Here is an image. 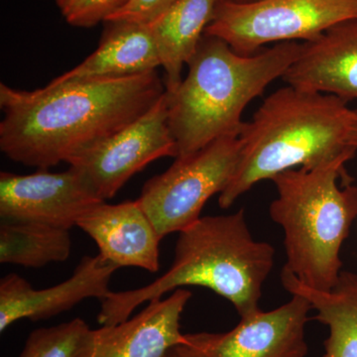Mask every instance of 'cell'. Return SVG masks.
Segmentation results:
<instances>
[{
    "mask_svg": "<svg viewBox=\"0 0 357 357\" xmlns=\"http://www.w3.org/2000/svg\"><path fill=\"white\" fill-rule=\"evenodd\" d=\"M165 93L157 70L50 83L35 91L0 84V150L40 170L69 163L136 121Z\"/></svg>",
    "mask_w": 357,
    "mask_h": 357,
    "instance_id": "1",
    "label": "cell"
},
{
    "mask_svg": "<svg viewBox=\"0 0 357 357\" xmlns=\"http://www.w3.org/2000/svg\"><path fill=\"white\" fill-rule=\"evenodd\" d=\"M356 112L335 96L283 86L267 96L239 132L241 155L218 204L229 208L258 183L294 169L354 158Z\"/></svg>",
    "mask_w": 357,
    "mask_h": 357,
    "instance_id": "2",
    "label": "cell"
},
{
    "mask_svg": "<svg viewBox=\"0 0 357 357\" xmlns=\"http://www.w3.org/2000/svg\"><path fill=\"white\" fill-rule=\"evenodd\" d=\"M273 246L255 241L245 210L201 217L178 232L172 266L149 285L110 293L98 321L114 326L130 318L145 302L185 286L210 289L231 303L241 318L259 311L262 288L274 265Z\"/></svg>",
    "mask_w": 357,
    "mask_h": 357,
    "instance_id": "3",
    "label": "cell"
},
{
    "mask_svg": "<svg viewBox=\"0 0 357 357\" xmlns=\"http://www.w3.org/2000/svg\"><path fill=\"white\" fill-rule=\"evenodd\" d=\"M301 48L298 42H285L241 55L223 40L204 35L188 63L187 76L173 93L166 91L176 158L225 136L239 135L246 107L283 77Z\"/></svg>",
    "mask_w": 357,
    "mask_h": 357,
    "instance_id": "4",
    "label": "cell"
},
{
    "mask_svg": "<svg viewBox=\"0 0 357 357\" xmlns=\"http://www.w3.org/2000/svg\"><path fill=\"white\" fill-rule=\"evenodd\" d=\"M342 157L314 168L272 178L277 198L270 217L284 232L285 269L314 290L335 287L342 273L340 250L357 218V187L347 181Z\"/></svg>",
    "mask_w": 357,
    "mask_h": 357,
    "instance_id": "5",
    "label": "cell"
},
{
    "mask_svg": "<svg viewBox=\"0 0 357 357\" xmlns=\"http://www.w3.org/2000/svg\"><path fill=\"white\" fill-rule=\"evenodd\" d=\"M356 18L357 0H220L204 35L252 55L266 45L311 41Z\"/></svg>",
    "mask_w": 357,
    "mask_h": 357,
    "instance_id": "6",
    "label": "cell"
},
{
    "mask_svg": "<svg viewBox=\"0 0 357 357\" xmlns=\"http://www.w3.org/2000/svg\"><path fill=\"white\" fill-rule=\"evenodd\" d=\"M238 135L225 136L150 178L137 199L161 238L201 218L206 202L229 184L238 163Z\"/></svg>",
    "mask_w": 357,
    "mask_h": 357,
    "instance_id": "7",
    "label": "cell"
},
{
    "mask_svg": "<svg viewBox=\"0 0 357 357\" xmlns=\"http://www.w3.org/2000/svg\"><path fill=\"white\" fill-rule=\"evenodd\" d=\"M168 124V98L164 93L144 114L119 132L70 160L98 198L107 201L136 173L164 157H177Z\"/></svg>",
    "mask_w": 357,
    "mask_h": 357,
    "instance_id": "8",
    "label": "cell"
},
{
    "mask_svg": "<svg viewBox=\"0 0 357 357\" xmlns=\"http://www.w3.org/2000/svg\"><path fill=\"white\" fill-rule=\"evenodd\" d=\"M312 306L293 294L286 304L241 318L231 331L185 335V344L199 357H305V330Z\"/></svg>",
    "mask_w": 357,
    "mask_h": 357,
    "instance_id": "9",
    "label": "cell"
},
{
    "mask_svg": "<svg viewBox=\"0 0 357 357\" xmlns=\"http://www.w3.org/2000/svg\"><path fill=\"white\" fill-rule=\"evenodd\" d=\"M81 174L40 170L30 175L0 174V218L70 229L102 203Z\"/></svg>",
    "mask_w": 357,
    "mask_h": 357,
    "instance_id": "10",
    "label": "cell"
},
{
    "mask_svg": "<svg viewBox=\"0 0 357 357\" xmlns=\"http://www.w3.org/2000/svg\"><path fill=\"white\" fill-rule=\"evenodd\" d=\"M117 269L100 255L84 256L68 280L43 290H35L17 274L6 275L0 281V332L20 319L52 318L89 298L102 302L112 293L109 282Z\"/></svg>",
    "mask_w": 357,
    "mask_h": 357,
    "instance_id": "11",
    "label": "cell"
},
{
    "mask_svg": "<svg viewBox=\"0 0 357 357\" xmlns=\"http://www.w3.org/2000/svg\"><path fill=\"white\" fill-rule=\"evenodd\" d=\"M282 79L294 88L347 102L357 100V18L302 43L299 56Z\"/></svg>",
    "mask_w": 357,
    "mask_h": 357,
    "instance_id": "12",
    "label": "cell"
},
{
    "mask_svg": "<svg viewBox=\"0 0 357 357\" xmlns=\"http://www.w3.org/2000/svg\"><path fill=\"white\" fill-rule=\"evenodd\" d=\"M77 227L95 241L98 255L115 266L158 271L162 238L137 199L96 204Z\"/></svg>",
    "mask_w": 357,
    "mask_h": 357,
    "instance_id": "13",
    "label": "cell"
},
{
    "mask_svg": "<svg viewBox=\"0 0 357 357\" xmlns=\"http://www.w3.org/2000/svg\"><path fill=\"white\" fill-rule=\"evenodd\" d=\"M192 293L178 289L166 299L151 300L139 314L95 330L93 357H164L184 344L181 317Z\"/></svg>",
    "mask_w": 357,
    "mask_h": 357,
    "instance_id": "14",
    "label": "cell"
},
{
    "mask_svg": "<svg viewBox=\"0 0 357 357\" xmlns=\"http://www.w3.org/2000/svg\"><path fill=\"white\" fill-rule=\"evenodd\" d=\"M105 23L109 27L98 49L76 68L54 79L52 84L135 76L154 72L161 66L149 26L124 21Z\"/></svg>",
    "mask_w": 357,
    "mask_h": 357,
    "instance_id": "15",
    "label": "cell"
},
{
    "mask_svg": "<svg viewBox=\"0 0 357 357\" xmlns=\"http://www.w3.org/2000/svg\"><path fill=\"white\" fill-rule=\"evenodd\" d=\"M220 0H177L147 24L153 36L166 91L173 93L182 82V70L196 53Z\"/></svg>",
    "mask_w": 357,
    "mask_h": 357,
    "instance_id": "16",
    "label": "cell"
},
{
    "mask_svg": "<svg viewBox=\"0 0 357 357\" xmlns=\"http://www.w3.org/2000/svg\"><path fill=\"white\" fill-rule=\"evenodd\" d=\"M281 281L291 295L306 298L317 312L314 319L328 328L323 357H357V274L342 270L328 291L307 287L285 268Z\"/></svg>",
    "mask_w": 357,
    "mask_h": 357,
    "instance_id": "17",
    "label": "cell"
},
{
    "mask_svg": "<svg viewBox=\"0 0 357 357\" xmlns=\"http://www.w3.org/2000/svg\"><path fill=\"white\" fill-rule=\"evenodd\" d=\"M70 230L30 222H0V263L39 268L70 255Z\"/></svg>",
    "mask_w": 357,
    "mask_h": 357,
    "instance_id": "18",
    "label": "cell"
},
{
    "mask_svg": "<svg viewBox=\"0 0 357 357\" xmlns=\"http://www.w3.org/2000/svg\"><path fill=\"white\" fill-rule=\"evenodd\" d=\"M95 330L82 319L33 331L20 357H93Z\"/></svg>",
    "mask_w": 357,
    "mask_h": 357,
    "instance_id": "19",
    "label": "cell"
},
{
    "mask_svg": "<svg viewBox=\"0 0 357 357\" xmlns=\"http://www.w3.org/2000/svg\"><path fill=\"white\" fill-rule=\"evenodd\" d=\"M70 25L91 28L105 22L128 3V0H55Z\"/></svg>",
    "mask_w": 357,
    "mask_h": 357,
    "instance_id": "20",
    "label": "cell"
},
{
    "mask_svg": "<svg viewBox=\"0 0 357 357\" xmlns=\"http://www.w3.org/2000/svg\"><path fill=\"white\" fill-rule=\"evenodd\" d=\"M176 1L177 0H128L126 6L110 16L105 22L124 21L138 24H149L165 13Z\"/></svg>",
    "mask_w": 357,
    "mask_h": 357,
    "instance_id": "21",
    "label": "cell"
},
{
    "mask_svg": "<svg viewBox=\"0 0 357 357\" xmlns=\"http://www.w3.org/2000/svg\"><path fill=\"white\" fill-rule=\"evenodd\" d=\"M164 357H199L187 344H178L170 349Z\"/></svg>",
    "mask_w": 357,
    "mask_h": 357,
    "instance_id": "22",
    "label": "cell"
},
{
    "mask_svg": "<svg viewBox=\"0 0 357 357\" xmlns=\"http://www.w3.org/2000/svg\"><path fill=\"white\" fill-rule=\"evenodd\" d=\"M356 112V128H354V136H352V144L354 145L357 148V109H354Z\"/></svg>",
    "mask_w": 357,
    "mask_h": 357,
    "instance_id": "23",
    "label": "cell"
},
{
    "mask_svg": "<svg viewBox=\"0 0 357 357\" xmlns=\"http://www.w3.org/2000/svg\"><path fill=\"white\" fill-rule=\"evenodd\" d=\"M231 1H236V2H249V1H253V0H231Z\"/></svg>",
    "mask_w": 357,
    "mask_h": 357,
    "instance_id": "24",
    "label": "cell"
}]
</instances>
